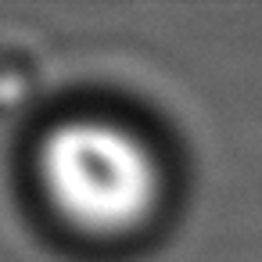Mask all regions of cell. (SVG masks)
<instances>
[{
  "label": "cell",
  "mask_w": 262,
  "mask_h": 262,
  "mask_svg": "<svg viewBox=\"0 0 262 262\" xmlns=\"http://www.w3.org/2000/svg\"><path fill=\"white\" fill-rule=\"evenodd\" d=\"M47 208L76 233L115 241L140 233L162 208L165 169L155 144L112 115H69L36 144Z\"/></svg>",
  "instance_id": "cell-1"
}]
</instances>
